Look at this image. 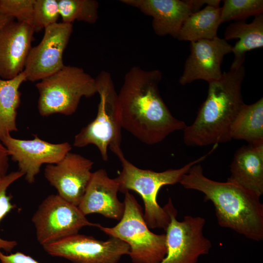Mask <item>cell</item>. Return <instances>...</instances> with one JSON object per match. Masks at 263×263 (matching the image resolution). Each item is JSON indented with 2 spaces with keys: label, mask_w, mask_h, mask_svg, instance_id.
Segmentation results:
<instances>
[{
  "label": "cell",
  "mask_w": 263,
  "mask_h": 263,
  "mask_svg": "<svg viewBox=\"0 0 263 263\" xmlns=\"http://www.w3.org/2000/svg\"><path fill=\"white\" fill-rule=\"evenodd\" d=\"M162 74L158 70L132 67L118 93V116L122 128L147 145L163 141L186 127L175 118L160 94Z\"/></svg>",
  "instance_id": "6da1fadb"
},
{
  "label": "cell",
  "mask_w": 263,
  "mask_h": 263,
  "mask_svg": "<svg viewBox=\"0 0 263 263\" xmlns=\"http://www.w3.org/2000/svg\"><path fill=\"white\" fill-rule=\"evenodd\" d=\"M180 183L187 189L201 192L206 201L212 202L221 227L256 242L263 240V205L260 197L233 183L208 178L200 163L193 165Z\"/></svg>",
  "instance_id": "7a4b0ae2"
},
{
  "label": "cell",
  "mask_w": 263,
  "mask_h": 263,
  "mask_svg": "<svg viewBox=\"0 0 263 263\" xmlns=\"http://www.w3.org/2000/svg\"><path fill=\"white\" fill-rule=\"evenodd\" d=\"M245 75L243 65L223 73L220 79L208 83L207 98L194 121L183 130V140L187 145H218L231 140V125L244 104L242 85Z\"/></svg>",
  "instance_id": "3957f363"
},
{
  "label": "cell",
  "mask_w": 263,
  "mask_h": 263,
  "mask_svg": "<svg viewBox=\"0 0 263 263\" xmlns=\"http://www.w3.org/2000/svg\"><path fill=\"white\" fill-rule=\"evenodd\" d=\"M214 145L207 153L177 169H169L162 172L137 168L124 156L122 151L115 155L121 162L122 169L115 178L119 191L125 193L133 190L141 197L145 206L144 218L149 228H159L166 231L170 217L164 207L159 206L157 196L160 188L166 185L180 183L182 177L194 165L204 161L217 148Z\"/></svg>",
  "instance_id": "277c9868"
},
{
  "label": "cell",
  "mask_w": 263,
  "mask_h": 263,
  "mask_svg": "<svg viewBox=\"0 0 263 263\" xmlns=\"http://www.w3.org/2000/svg\"><path fill=\"white\" fill-rule=\"evenodd\" d=\"M39 93L38 112L42 116L55 113L73 114L82 97L97 93L95 78L82 68L64 65L36 85Z\"/></svg>",
  "instance_id": "5b68a950"
},
{
  "label": "cell",
  "mask_w": 263,
  "mask_h": 263,
  "mask_svg": "<svg viewBox=\"0 0 263 263\" xmlns=\"http://www.w3.org/2000/svg\"><path fill=\"white\" fill-rule=\"evenodd\" d=\"M95 80L100 97L97 113L95 119L75 136L74 146L82 148L93 144L98 148L103 160L107 161L108 148L115 154L122 150L118 93L108 72H100Z\"/></svg>",
  "instance_id": "8992f818"
},
{
  "label": "cell",
  "mask_w": 263,
  "mask_h": 263,
  "mask_svg": "<svg viewBox=\"0 0 263 263\" xmlns=\"http://www.w3.org/2000/svg\"><path fill=\"white\" fill-rule=\"evenodd\" d=\"M124 203V214L117 225L112 227L100 225L98 228L126 243L133 263H159L167 253L166 234H157L150 230L141 207L129 191L125 193Z\"/></svg>",
  "instance_id": "52a82bcc"
},
{
  "label": "cell",
  "mask_w": 263,
  "mask_h": 263,
  "mask_svg": "<svg viewBox=\"0 0 263 263\" xmlns=\"http://www.w3.org/2000/svg\"><path fill=\"white\" fill-rule=\"evenodd\" d=\"M164 207L170 222L166 230V255L158 263H197L199 257L207 254L212 247L211 241L203 233L205 219L188 215L178 221L177 211L170 198Z\"/></svg>",
  "instance_id": "ba28073f"
},
{
  "label": "cell",
  "mask_w": 263,
  "mask_h": 263,
  "mask_svg": "<svg viewBox=\"0 0 263 263\" xmlns=\"http://www.w3.org/2000/svg\"><path fill=\"white\" fill-rule=\"evenodd\" d=\"M38 242L42 246L78 233L85 226L98 227L90 222L78 207L58 194H51L38 207L32 218Z\"/></svg>",
  "instance_id": "9c48e42d"
},
{
  "label": "cell",
  "mask_w": 263,
  "mask_h": 263,
  "mask_svg": "<svg viewBox=\"0 0 263 263\" xmlns=\"http://www.w3.org/2000/svg\"><path fill=\"white\" fill-rule=\"evenodd\" d=\"M42 247L48 254L74 263H117L130 253L129 245L118 238L102 241L78 233Z\"/></svg>",
  "instance_id": "30bf717a"
},
{
  "label": "cell",
  "mask_w": 263,
  "mask_h": 263,
  "mask_svg": "<svg viewBox=\"0 0 263 263\" xmlns=\"http://www.w3.org/2000/svg\"><path fill=\"white\" fill-rule=\"evenodd\" d=\"M73 30V24L62 22L44 29L41 40L31 48L28 56L23 71L27 80L40 81L65 65L63 54Z\"/></svg>",
  "instance_id": "8fae6325"
},
{
  "label": "cell",
  "mask_w": 263,
  "mask_h": 263,
  "mask_svg": "<svg viewBox=\"0 0 263 263\" xmlns=\"http://www.w3.org/2000/svg\"><path fill=\"white\" fill-rule=\"evenodd\" d=\"M0 141L30 184L35 182L43 164L58 163L72 149L68 142L54 144L42 140L37 135L33 139L22 140L8 134Z\"/></svg>",
  "instance_id": "7c38bea8"
},
{
  "label": "cell",
  "mask_w": 263,
  "mask_h": 263,
  "mask_svg": "<svg viewBox=\"0 0 263 263\" xmlns=\"http://www.w3.org/2000/svg\"><path fill=\"white\" fill-rule=\"evenodd\" d=\"M94 162L69 152L58 163L48 164L44 176L62 198L78 207L91 180Z\"/></svg>",
  "instance_id": "4fadbf2b"
},
{
  "label": "cell",
  "mask_w": 263,
  "mask_h": 263,
  "mask_svg": "<svg viewBox=\"0 0 263 263\" xmlns=\"http://www.w3.org/2000/svg\"><path fill=\"white\" fill-rule=\"evenodd\" d=\"M232 47L226 40L218 36L211 39L190 42V54L179 83L185 85L199 79L209 83L220 79L224 57L232 53Z\"/></svg>",
  "instance_id": "5bb4252c"
},
{
  "label": "cell",
  "mask_w": 263,
  "mask_h": 263,
  "mask_svg": "<svg viewBox=\"0 0 263 263\" xmlns=\"http://www.w3.org/2000/svg\"><path fill=\"white\" fill-rule=\"evenodd\" d=\"M34 32L31 25L14 20L2 29L0 33L1 79H12L23 71Z\"/></svg>",
  "instance_id": "9a60e30c"
},
{
  "label": "cell",
  "mask_w": 263,
  "mask_h": 263,
  "mask_svg": "<svg viewBox=\"0 0 263 263\" xmlns=\"http://www.w3.org/2000/svg\"><path fill=\"white\" fill-rule=\"evenodd\" d=\"M118 191L119 184L115 178H111L105 169H99L93 172L78 207L85 216L97 213L120 221L125 205L118 199Z\"/></svg>",
  "instance_id": "2e32d148"
},
{
  "label": "cell",
  "mask_w": 263,
  "mask_h": 263,
  "mask_svg": "<svg viewBox=\"0 0 263 263\" xmlns=\"http://www.w3.org/2000/svg\"><path fill=\"white\" fill-rule=\"evenodd\" d=\"M120 2L151 17L152 29L161 37L169 35L177 38L184 22L192 14L185 0H121Z\"/></svg>",
  "instance_id": "e0dca14e"
},
{
  "label": "cell",
  "mask_w": 263,
  "mask_h": 263,
  "mask_svg": "<svg viewBox=\"0 0 263 263\" xmlns=\"http://www.w3.org/2000/svg\"><path fill=\"white\" fill-rule=\"evenodd\" d=\"M227 181L261 197L263 194V143L243 146L235 152Z\"/></svg>",
  "instance_id": "ac0fdd59"
},
{
  "label": "cell",
  "mask_w": 263,
  "mask_h": 263,
  "mask_svg": "<svg viewBox=\"0 0 263 263\" xmlns=\"http://www.w3.org/2000/svg\"><path fill=\"white\" fill-rule=\"evenodd\" d=\"M224 38L239 39L232 47L234 58L230 67L237 69L243 66L247 52L263 46V14L255 16L250 23L245 20L230 23L225 28Z\"/></svg>",
  "instance_id": "d6986e66"
},
{
  "label": "cell",
  "mask_w": 263,
  "mask_h": 263,
  "mask_svg": "<svg viewBox=\"0 0 263 263\" xmlns=\"http://www.w3.org/2000/svg\"><path fill=\"white\" fill-rule=\"evenodd\" d=\"M221 8L206 6L191 14L185 21L177 39L180 41H196L211 39L217 37L221 21Z\"/></svg>",
  "instance_id": "ffe728a7"
},
{
  "label": "cell",
  "mask_w": 263,
  "mask_h": 263,
  "mask_svg": "<svg viewBox=\"0 0 263 263\" xmlns=\"http://www.w3.org/2000/svg\"><path fill=\"white\" fill-rule=\"evenodd\" d=\"M230 137L249 144L263 143V98L242 107L231 125Z\"/></svg>",
  "instance_id": "44dd1931"
},
{
  "label": "cell",
  "mask_w": 263,
  "mask_h": 263,
  "mask_svg": "<svg viewBox=\"0 0 263 263\" xmlns=\"http://www.w3.org/2000/svg\"><path fill=\"white\" fill-rule=\"evenodd\" d=\"M27 80L23 72L10 79L0 78V141L18 130L16 118L20 103L21 84Z\"/></svg>",
  "instance_id": "7402d4cb"
},
{
  "label": "cell",
  "mask_w": 263,
  "mask_h": 263,
  "mask_svg": "<svg viewBox=\"0 0 263 263\" xmlns=\"http://www.w3.org/2000/svg\"><path fill=\"white\" fill-rule=\"evenodd\" d=\"M62 22L75 21L95 23L98 18L99 3L95 0H58Z\"/></svg>",
  "instance_id": "603a6c76"
},
{
  "label": "cell",
  "mask_w": 263,
  "mask_h": 263,
  "mask_svg": "<svg viewBox=\"0 0 263 263\" xmlns=\"http://www.w3.org/2000/svg\"><path fill=\"white\" fill-rule=\"evenodd\" d=\"M221 8V23L235 20H245L263 13V0H224Z\"/></svg>",
  "instance_id": "cb8c5ba5"
},
{
  "label": "cell",
  "mask_w": 263,
  "mask_h": 263,
  "mask_svg": "<svg viewBox=\"0 0 263 263\" xmlns=\"http://www.w3.org/2000/svg\"><path fill=\"white\" fill-rule=\"evenodd\" d=\"M23 176V174L18 170L7 174L0 179V222L15 207L11 203V196L7 194L8 188ZM17 244L16 241L4 240L0 237V250L2 249L7 252H11Z\"/></svg>",
  "instance_id": "d4e9b609"
},
{
  "label": "cell",
  "mask_w": 263,
  "mask_h": 263,
  "mask_svg": "<svg viewBox=\"0 0 263 263\" xmlns=\"http://www.w3.org/2000/svg\"><path fill=\"white\" fill-rule=\"evenodd\" d=\"M59 17L58 0H35L32 23L35 32L57 23Z\"/></svg>",
  "instance_id": "484cf974"
},
{
  "label": "cell",
  "mask_w": 263,
  "mask_h": 263,
  "mask_svg": "<svg viewBox=\"0 0 263 263\" xmlns=\"http://www.w3.org/2000/svg\"><path fill=\"white\" fill-rule=\"evenodd\" d=\"M35 0H0V14L32 26Z\"/></svg>",
  "instance_id": "4316f807"
},
{
  "label": "cell",
  "mask_w": 263,
  "mask_h": 263,
  "mask_svg": "<svg viewBox=\"0 0 263 263\" xmlns=\"http://www.w3.org/2000/svg\"><path fill=\"white\" fill-rule=\"evenodd\" d=\"M0 263H39L31 256L20 252L6 255L0 250Z\"/></svg>",
  "instance_id": "83f0119b"
},
{
  "label": "cell",
  "mask_w": 263,
  "mask_h": 263,
  "mask_svg": "<svg viewBox=\"0 0 263 263\" xmlns=\"http://www.w3.org/2000/svg\"><path fill=\"white\" fill-rule=\"evenodd\" d=\"M190 8L192 13L198 12L205 4L219 7L221 0H184Z\"/></svg>",
  "instance_id": "f1b7e54d"
},
{
  "label": "cell",
  "mask_w": 263,
  "mask_h": 263,
  "mask_svg": "<svg viewBox=\"0 0 263 263\" xmlns=\"http://www.w3.org/2000/svg\"><path fill=\"white\" fill-rule=\"evenodd\" d=\"M9 156L6 149L0 141V179L7 174L9 168Z\"/></svg>",
  "instance_id": "f546056e"
},
{
  "label": "cell",
  "mask_w": 263,
  "mask_h": 263,
  "mask_svg": "<svg viewBox=\"0 0 263 263\" xmlns=\"http://www.w3.org/2000/svg\"><path fill=\"white\" fill-rule=\"evenodd\" d=\"M13 20L12 18L0 14V33L5 25Z\"/></svg>",
  "instance_id": "4dcf8cb0"
}]
</instances>
